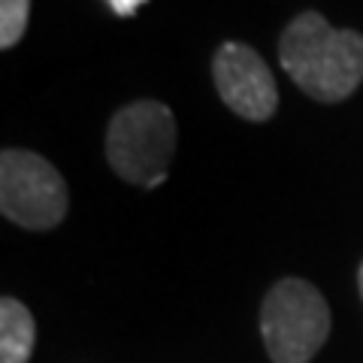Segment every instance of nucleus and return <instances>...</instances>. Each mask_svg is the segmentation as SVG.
I'll return each instance as SVG.
<instances>
[{"label": "nucleus", "instance_id": "obj_3", "mask_svg": "<svg viewBox=\"0 0 363 363\" xmlns=\"http://www.w3.org/2000/svg\"><path fill=\"white\" fill-rule=\"evenodd\" d=\"M260 336L272 363H309L330 336V306L303 279H281L260 306Z\"/></svg>", "mask_w": 363, "mask_h": 363}, {"label": "nucleus", "instance_id": "obj_4", "mask_svg": "<svg viewBox=\"0 0 363 363\" xmlns=\"http://www.w3.org/2000/svg\"><path fill=\"white\" fill-rule=\"evenodd\" d=\"M67 182L43 155L6 149L0 155V212L25 230H52L67 218Z\"/></svg>", "mask_w": 363, "mask_h": 363}, {"label": "nucleus", "instance_id": "obj_6", "mask_svg": "<svg viewBox=\"0 0 363 363\" xmlns=\"http://www.w3.org/2000/svg\"><path fill=\"white\" fill-rule=\"evenodd\" d=\"M33 342H37V324L28 306L16 297L0 300V363H28Z\"/></svg>", "mask_w": 363, "mask_h": 363}, {"label": "nucleus", "instance_id": "obj_5", "mask_svg": "<svg viewBox=\"0 0 363 363\" xmlns=\"http://www.w3.org/2000/svg\"><path fill=\"white\" fill-rule=\"evenodd\" d=\"M212 79L221 104L245 121H267L279 109V85L269 64L245 43L227 40L212 55Z\"/></svg>", "mask_w": 363, "mask_h": 363}, {"label": "nucleus", "instance_id": "obj_1", "mask_svg": "<svg viewBox=\"0 0 363 363\" xmlns=\"http://www.w3.org/2000/svg\"><path fill=\"white\" fill-rule=\"evenodd\" d=\"M279 64L303 94L318 104H342L363 82V33L339 30L306 9L281 30Z\"/></svg>", "mask_w": 363, "mask_h": 363}, {"label": "nucleus", "instance_id": "obj_9", "mask_svg": "<svg viewBox=\"0 0 363 363\" xmlns=\"http://www.w3.org/2000/svg\"><path fill=\"white\" fill-rule=\"evenodd\" d=\"M357 288H360V297H363V264H360V269H357Z\"/></svg>", "mask_w": 363, "mask_h": 363}, {"label": "nucleus", "instance_id": "obj_2", "mask_svg": "<svg viewBox=\"0 0 363 363\" xmlns=\"http://www.w3.org/2000/svg\"><path fill=\"white\" fill-rule=\"evenodd\" d=\"M176 116L161 100H133L109 118L106 161L130 185H161L176 157Z\"/></svg>", "mask_w": 363, "mask_h": 363}, {"label": "nucleus", "instance_id": "obj_8", "mask_svg": "<svg viewBox=\"0 0 363 363\" xmlns=\"http://www.w3.org/2000/svg\"><path fill=\"white\" fill-rule=\"evenodd\" d=\"M106 4L112 6V13L116 16H121V18H128V16H133L136 9H140L145 0H106Z\"/></svg>", "mask_w": 363, "mask_h": 363}, {"label": "nucleus", "instance_id": "obj_7", "mask_svg": "<svg viewBox=\"0 0 363 363\" xmlns=\"http://www.w3.org/2000/svg\"><path fill=\"white\" fill-rule=\"evenodd\" d=\"M30 21V0H0V49L21 43Z\"/></svg>", "mask_w": 363, "mask_h": 363}]
</instances>
